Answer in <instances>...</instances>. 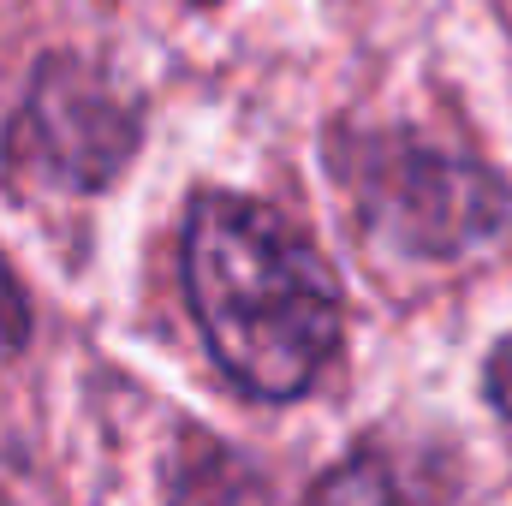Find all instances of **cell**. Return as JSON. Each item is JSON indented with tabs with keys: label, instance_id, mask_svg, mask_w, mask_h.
<instances>
[{
	"label": "cell",
	"instance_id": "obj_1",
	"mask_svg": "<svg viewBox=\"0 0 512 506\" xmlns=\"http://www.w3.org/2000/svg\"><path fill=\"white\" fill-rule=\"evenodd\" d=\"M185 292L215 364L256 399H298L340 346V286L268 203L203 191L185 221Z\"/></svg>",
	"mask_w": 512,
	"mask_h": 506
},
{
	"label": "cell",
	"instance_id": "obj_2",
	"mask_svg": "<svg viewBox=\"0 0 512 506\" xmlns=\"http://www.w3.org/2000/svg\"><path fill=\"white\" fill-rule=\"evenodd\" d=\"M131 149H137V108L78 60H48L6 131L12 185L96 191L126 167Z\"/></svg>",
	"mask_w": 512,
	"mask_h": 506
},
{
	"label": "cell",
	"instance_id": "obj_3",
	"mask_svg": "<svg viewBox=\"0 0 512 506\" xmlns=\"http://www.w3.org/2000/svg\"><path fill=\"white\" fill-rule=\"evenodd\" d=\"M173 506H268V489L227 447H191L173 477Z\"/></svg>",
	"mask_w": 512,
	"mask_h": 506
},
{
	"label": "cell",
	"instance_id": "obj_4",
	"mask_svg": "<svg viewBox=\"0 0 512 506\" xmlns=\"http://www.w3.org/2000/svg\"><path fill=\"white\" fill-rule=\"evenodd\" d=\"M310 506H399V483H393V465H382L376 453H358L346 465H334Z\"/></svg>",
	"mask_w": 512,
	"mask_h": 506
},
{
	"label": "cell",
	"instance_id": "obj_5",
	"mask_svg": "<svg viewBox=\"0 0 512 506\" xmlns=\"http://www.w3.org/2000/svg\"><path fill=\"white\" fill-rule=\"evenodd\" d=\"M24 322H30V316H24L18 280H12V274H6V262H0V358H6V352L24 340Z\"/></svg>",
	"mask_w": 512,
	"mask_h": 506
}]
</instances>
